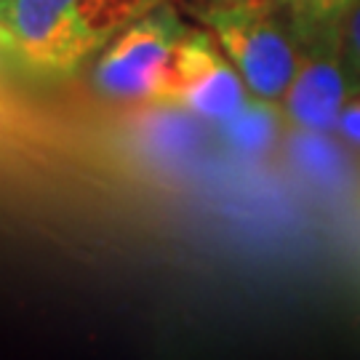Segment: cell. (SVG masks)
Masks as SVG:
<instances>
[{"label":"cell","mask_w":360,"mask_h":360,"mask_svg":"<svg viewBox=\"0 0 360 360\" xmlns=\"http://www.w3.org/2000/svg\"><path fill=\"white\" fill-rule=\"evenodd\" d=\"M166 0H0L8 59L67 75Z\"/></svg>","instance_id":"cell-1"},{"label":"cell","mask_w":360,"mask_h":360,"mask_svg":"<svg viewBox=\"0 0 360 360\" xmlns=\"http://www.w3.org/2000/svg\"><path fill=\"white\" fill-rule=\"evenodd\" d=\"M203 25L259 102L283 99L299 70V40L272 0L208 6Z\"/></svg>","instance_id":"cell-2"},{"label":"cell","mask_w":360,"mask_h":360,"mask_svg":"<svg viewBox=\"0 0 360 360\" xmlns=\"http://www.w3.org/2000/svg\"><path fill=\"white\" fill-rule=\"evenodd\" d=\"M187 35L166 3L126 27L96 65V83L117 99H163L174 53Z\"/></svg>","instance_id":"cell-3"},{"label":"cell","mask_w":360,"mask_h":360,"mask_svg":"<svg viewBox=\"0 0 360 360\" xmlns=\"http://www.w3.org/2000/svg\"><path fill=\"white\" fill-rule=\"evenodd\" d=\"M248 86L211 32H187L174 53L163 99L208 120H230L245 107Z\"/></svg>","instance_id":"cell-4"},{"label":"cell","mask_w":360,"mask_h":360,"mask_svg":"<svg viewBox=\"0 0 360 360\" xmlns=\"http://www.w3.org/2000/svg\"><path fill=\"white\" fill-rule=\"evenodd\" d=\"M299 46L304 53L283 96L285 115L302 131H331L347 104L352 80L342 62V30L323 32Z\"/></svg>","instance_id":"cell-5"},{"label":"cell","mask_w":360,"mask_h":360,"mask_svg":"<svg viewBox=\"0 0 360 360\" xmlns=\"http://www.w3.org/2000/svg\"><path fill=\"white\" fill-rule=\"evenodd\" d=\"M272 3L285 16L299 43H307L331 30H342L347 13L358 6V0H272Z\"/></svg>","instance_id":"cell-6"},{"label":"cell","mask_w":360,"mask_h":360,"mask_svg":"<svg viewBox=\"0 0 360 360\" xmlns=\"http://www.w3.org/2000/svg\"><path fill=\"white\" fill-rule=\"evenodd\" d=\"M342 62L347 67L349 77L360 83V0L342 25Z\"/></svg>","instance_id":"cell-7"},{"label":"cell","mask_w":360,"mask_h":360,"mask_svg":"<svg viewBox=\"0 0 360 360\" xmlns=\"http://www.w3.org/2000/svg\"><path fill=\"white\" fill-rule=\"evenodd\" d=\"M232 117L240 123V129L232 131V136L243 144V147H259V144L270 136L272 129H270V117H267V112H248V104H245L243 110Z\"/></svg>","instance_id":"cell-8"},{"label":"cell","mask_w":360,"mask_h":360,"mask_svg":"<svg viewBox=\"0 0 360 360\" xmlns=\"http://www.w3.org/2000/svg\"><path fill=\"white\" fill-rule=\"evenodd\" d=\"M336 129H339V134H342L349 144L360 147V99H347L342 115H339Z\"/></svg>","instance_id":"cell-9"},{"label":"cell","mask_w":360,"mask_h":360,"mask_svg":"<svg viewBox=\"0 0 360 360\" xmlns=\"http://www.w3.org/2000/svg\"><path fill=\"white\" fill-rule=\"evenodd\" d=\"M230 3H245V0H208V6H230Z\"/></svg>","instance_id":"cell-10"},{"label":"cell","mask_w":360,"mask_h":360,"mask_svg":"<svg viewBox=\"0 0 360 360\" xmlns=\"http://www.w3.org/2000/svg\"><path fill=\"white\" fill-rule=\"evenodd\" d=\"M3 56H8V51H6V38H3V27H0V59Z\"/></svg>","instance_id":"cell-11"}]
</instances>
